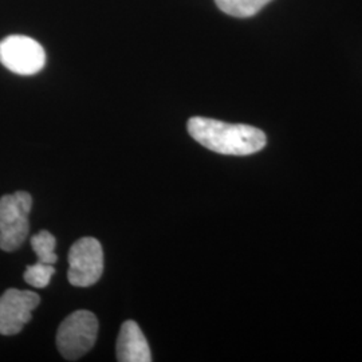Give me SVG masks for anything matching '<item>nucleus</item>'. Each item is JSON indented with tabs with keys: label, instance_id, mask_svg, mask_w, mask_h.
<instances>
[{
	"label": "nucleus",
	"instance_id": "nucleus-8",
	"mask_svg": "<svg viewBox=\"0 0 362 362\" xmlns=\"http://www.w3.org/2000/svg\"><path fill=\"white\" fill-rule=\"evenodd\" d=\"M272 0H215L220 11L235 18H250Z\"/></svg>",
	"mask_w": 362,
	"mask_h": 362
},
{
	"label": "nucleus",
	"instance_id": "nucleus-9",
	"mask_svg": "<svg viewBox=\"0 0 362 362\" xmlns=\"http://www.w3.org/2000/svg\"><path fill=\"white\" fill-rule=\"evenodd\" d=\"M55 243H57V240H55L54 235L49 231H40L33 236L31 247H33L35 255L38 257L39 262L54 264L58 260V257L54 251Z\"/></svg>",
	"mask_w": 362,
	"mask_h": 362
},
{
	"label": "nucleus",
	"instance_id": "nucleus-2",
	"mask_svg": "<svg viewBox=\"0 0 362 362\" xmlns=\"http://www.w3.org/2000/svg\"><path fill=\"white\" fill-rule=\"evenodd\" d=\"M31 207L33 197L23 191L0 197V248L3 251L11 252L25 243Z\"/></svg>",
	"mask_w": 362,
	"mask_h": 362
},
{
	"label": "nucleus",
	"instance_id": "nucleus-7",
	"mask_svg": "<svg viewBox=\"0 0 362 362\" xmlns=\"http://www.w3.org/2000/svg\"><path fill=\"white\" fill-rule=\"evenodd\" d=\"M117 360L121 362L152 361L148 341L134 321H127L121 326L117 339Z\"/></svg>",
	"mask_w": 362,
	"mask_h": 362
},
{
	"label": "nucleus",
	"instance_id": "nucleus-4",
	"mask_svg": "<svg viewBox=\"0 0 362 362\" xmlns=\"http://www.w3.org/2000/svg\"><path fill=\"white\" fill-rule=\"evenodd\" d=\"M104 272V251L95 238H82L69 251V282L77 287L95 285Z\"/></svg>",
	"mask_w": 362,
	"mask_h": 362
},
{
	"label": "nucleus",
	"instance_id": "nucleus-10",
	"mask_svg": "<svg viewBox=\"0 0 362 362\" xmlns=\"http://www.w3.org/2000/svg\"><path fill=\"white\" fill-rule=\"evenodd\" d=\"M54 272H55L54 264L42 263L38 260L35 264L27 266L23 278L28 285L37 288H43L50 284Z\"/></svg>",
	"mask_w": 362,
	"mask_h": 362
},
{
	"label": "nucleus",
	"instance_id": "nucleus-3",
	"mask_svg": "<svg viewBox=\"0 0 362 362\" xmlns=\"http://www.w3.org/2000/svg\"><path fill=\"white\" fill-rule=\"evenodd\" d=\"M98 334V320L88 310L70 314L58 327L57 346L66 360L74 361L94 346Z\"/></svg>",
	"mask_w": 362,
	"mask_h": 362
},
{
	"label": "nucleus",
	"instance_id": "nucleus-1",
	"mask_svg": "<svg viewBox=\"0 0 362 362\" xmlns=\"http://www.w3.org/2000/svg\"><path fill=\"white\" fill-rule=\"evenodd\" d=\"M187 128L194 140L220 155H252L262 151L267 143L266 134L258 128L227 124L214 118L192 117Z\"/></svg>",
	"mask_w": 362,
	"mask_h": 362
},
{
	"label": "nucleus",
	"instance_id": "nucleus-6",
	"mask_svg": "<svg viewBox=\"0 0 362 362\" xmlns=\"http://www.w3.org/2000/svg\"><path fill=\"white\" fill-rule=\"evenodd\" d=\"M40 298L28 290L10 288L0 297V334H18L30 322L31 313L38 308Z\"/></svg>",
	"mask_w": 362,
	"mask_h": 362
},
{
	"label": "nucleus",
	"instance_id": "nucleus-5",
	"mask_svg": "<svg viewBox=\"0 0 362 362\" xmlns=\"http://www.w3.org/2000/svg\"><path fill=\"white\" fill-rule=\"evenodd\" d=\"M0 64L19 76H34L46 64V52L35 39L10 35L0 42Z\"/></svg>",
	"mask_w": 362,
	"mask_h": 362
}]
</instances>
